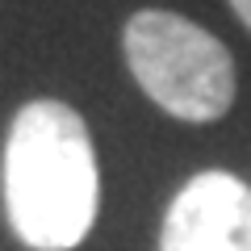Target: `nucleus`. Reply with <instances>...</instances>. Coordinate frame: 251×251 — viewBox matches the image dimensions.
I'll return each instance as SVG.
<instances>
[{"mask_svg": "<svg viewBox=\"0 0 251 251\" xmlns=\"http://www.w3.org/2000/svg\"><path fill=\"white\" fill-rule=\"evenodd\" d=\"M0 188L9 226L25 247H80L100 209V163L80 109L54 97L25 100L4 138Z\"/></svg>", "mask_w": 251, "mask_h": 251, "instance_id": "f257e3e1", "label": "nucleus"}, {"mask_svg": "<svg viewBox=\"0 0 251 251\" xmlns=\"http://www.w3.org/2000/svg\"><path fill=\"white\" fill-rule=\"evenodd\" d=\"M126 67L168 117L209 126L230 113L239 72L222 38L172 9H138L122 25Z\"/></svg>", "mask_w": 251, "mask_h": 251, "instance_id": "f03ea898", "label": "nucleus"}, {"mask_svg": "<svg viewBox=\"0 0 251 251\" xmlns=\"http://www.w3.org/2000/svg\"><path fill=\"white\" fill-rule=\"evenodd\" d=\"M159 251H251V188L222 168L188 176L163 214Z\"/></svg>", "mask_w": 251, "mask_h": 251, "instance_id": "7ed1b4c3", "label": "nucleus"}, {"mask_svg": "<svg viewBox=\"0 0 251 251\" xmlns=\"http://www.w3.org/2000/svg\"><path fill=\"white\" fill-rule=\"evenodd\" d=\"M226 4H230V9H234V17H239L243 25L251 29V0H226Z\"/></svg>", "mask_w": 251, "mask_h": 251, "instance_id": "20e7f679", "label": "nucleus"}]
</instances>
